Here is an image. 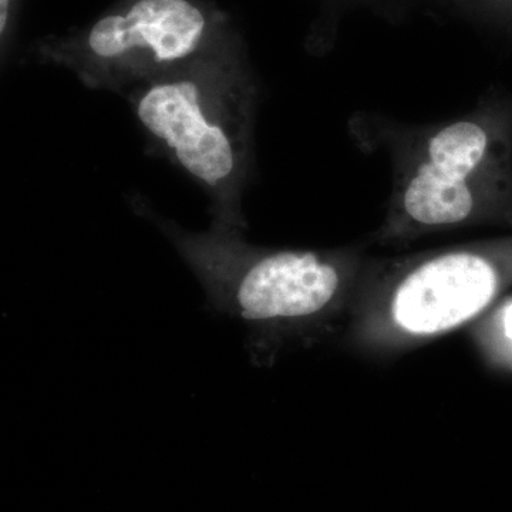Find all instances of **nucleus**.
<instances>
[{
  "mask_svg": "<svg viewBox=\"0 0 512 512\" xmlns=\"http://www.w3.org/2000/svg\"><path fill=\"white\" fill-rule=\"evenodd\" d=\"M349 128L357 146L383 151L392 164V195L373 242L406 244L488 222L512 224L511 100H483L429 126L357 114Z\"/></svg>",
  "mask_w": 512,
  "mask_h": 512,
  "instance_id": "f257e3e1",
  "label": "nucleus"
},
{
  "mask_svg": "<svg viewBox=\"0 0 512 512\" xmlns=\"http://www.w3.org/2000/svg\"><path fill=\"white\" fill-rule=\"evenodd\" d=\"M258 93L244 57L225 43L127 94L151 146L207 195L212 224L242 232Z\"/></svg>",
  "mask_w": 512,
  "mask_h": 512,
  "instance_id": "f03ea898",
  "label": "nucleus"
},
{
  "mask_svg": "<svg viewBox=\"0 0 512 512\" xmlns=\"http://www.w3.org/2000/svg\"><path fill=\"white\" fill-rule=\"evenodd\" d=\"M134 205L170 239L211 308L247 323L255 345L318 329L350 306L366 268L357 248L255 247L238 229L191 232L146 202Z\"/></svg>",
  "mask_w": 512,
  "mask_h": 512,
  "instance_id": "7ed1b4c3",
  "label": "nucleus"
},
{
  "mask_svg": "<svg viewBox=\"0 0 512 512\" xmlns=\"http://www.w3.org/2000/svg\"><path fill=\"white\" fill-rule=\"evenodd\" d=\"M512 282V238L367 261L350 306L367 346L403 349L463 328Z\"/></svg>",
  "mask_w": 512,
  "mask_h": 512,
  "instance_id": "20e7f679",
  "label": "nucleus"
},
{
  "mask_svg": "<svg viewBox=\"0 0 512 512\" xmlns=\"http://www.w3.org/2000/svg\"><path fill=\"white\" fill-rule=\"evenodd\" d=\"M221 19L198 0H130L43 57L89 89L130 92L225 45Z\"/></svg>",
  "mask_w": 512,
  "mask_h": 512,
  "instance_id": "39448f33",
  "label": "nucleus"
},
{
  "mask_svg": "<svg viewBox=\"0 0 512 512\" xmlns=\"http://www.w3.org/2000/svg\"><path fill=\"white\" fill-rule=\"evenodd\" d=\"M10 5H12V0H0V35H2V39H5V35L8 33Z\"/></svg>",
  "mask_w": 512,
  "mask_h": 512,
  "instance_id": "423d86ee",
  "label": "nucleus"
},
{
  "mask_svg": "<svg viewBox=\"0 0 512 512\" xmlns=\"http://www.w3.org/2000/svg\"><path fill=\"white\" fill-rule=\"evenodd\" d=\"M501 318H503V328L505 336H507V339L510 340V343L512 345V302L508 303V305L505 306Z\"/></svg>",
  "mask_w": 512,
  "mask_h": 512,
  "instance_id": "0eeeda50",
  "label": "nucleus"
}]
</instances>
